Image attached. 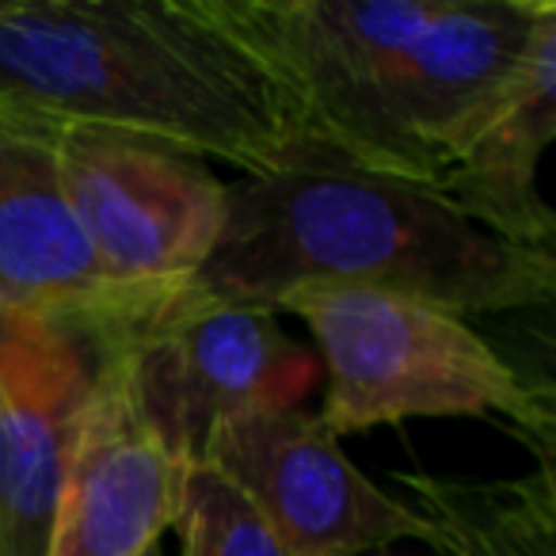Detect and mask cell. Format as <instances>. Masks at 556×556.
Wrapping results in <instances>:
<instances>
[{
	"mask_svg": "<svg viewBox=\"0 0 556 556\" xmlns=\"http://www.w3.org/2000/svg\"><path fill=\"white\" fill-rule=\"evenodd\" d=\"M0 115L146 134L240 176L309 146L210 0H0Z\"/></svg>",
	"mask_w": 556,
	"mask_h": 556,
	"instance_id": "6da1fadb",
	"label": "cell"
},
{
	"mask_svg": "<svg viewBox=\"0 0 556 556\" xmlns=\"http://www.w3.org/2000/svg\"><path fill=\"white\" fill-rule=\"evenodd\" d=\"M309 328L325 366L317 419L363 434L419 416L500 419L553 462V401L477 328L442 305L355 282H302L275 302Z\"/></svg>",
	"mask_w": 556,
	"mask_h": 556,
	"instance_id": "3957f363",
	"label": "cell"
},
{
	"mask_svg": "<svg viewBox=\"0 0 556 556\" xmlns=\"http://www.w3.org/2000/svg\"><path fill=\"white\" fill-rule=\"evenodd\" d=\"M141 427L184 472L199 469L214 431L248 412L305 408L320 363L282 336L275 313L191 290L141 320L115 348Z\"/></svg>",
	"mask_w": 556,
	"mask_h": 556,
	"instance_id": "277c9868",
	"label": "cell"
},
{
	"mask_svg": "<svg viewBox=\"0 0 556 556\" xmlns=\"http://www.w3.org/2000/svg\"><path fill=\"white\" fill-rule=\"evenodd\" d=\"M302 282L393 290L457 317L522 313L556 298V260L480 229L434 187L305 146L282 168L229 184L222 237L187 290L275 313Z\"/></svg>",
	"mask_w": 556,
	"mask_h": 556,
	"instance_id": "7a4b0ae2",
	"label": "cell"
},
{
	"mask_svg": "<svg viewBox=\"0 0 556 556\" xmlns=\"http://www.w3.org/2000/svg\"><path fill=\"white\" fill-rule=\"evenodd\" d=\"M141 556H164V548H161V545H153L149 553H141Z\"/></svg>",
	"mask_w": 556,
	"mask_h": 556,
	"instance_id": "4fadbf2b",
	"label": "cell"
},
{
	"mask_svg": "<svg viewBox=\"0 0 556 556\" xmlns=\"http://www.w3.org/2000/svg\"><path fill=\"white\" fill-rule=\"evenodd\" d=\"M556 138V0L538 20L530 50L457 141L439 191L507 244L548 248L556 217L538 191V168Z\"/></svg>",
	"mask_w": 556,
	"mask_h": 556,
	"instance_id": "30bf717a",
	"label": "cell"
},
{
	"mask_svg": "<svg viewBox=\"0 0 556 556\" xmlns=\"http://www.w3.org/2000/svg\"><path fill=\"white\" fill-rule=\"evenodd\" d=\"M58 179L103 278L141 305H168L206 267L229 184L206 156L146 134L54 130Z\"/></svg>",
	"mask_w": 556,
	"mask_h": 556,
	"instance_id": "5b68a950",
	"label": "cell"
},
{
	"mask_svg": "<svg viewBox=\"0 0 556 556\" xmlns=\"http://www.w3.org/2000/svg\"><path fill=\"white\" fill-rule=\"evenodd\" d=\"M115 348L118 340L103 355L80 419L50 556H141L176 526L187 472L141 427Z\"/></svg>",
	"mask_w": 556,
	"mask_h": 556,
	"instance_id": "9c48e42d",
	"label": "cell"
},
{
	"mask_svg": "<svg viewBox=\"0 0 556 556\" xmlns=\"http://www.w3.org/2000/svg\"><path fill=\"white\" fill-rule=\"evenodd\" d=\"M202 465L260 510L290 556H370L396 541H427L424 518L374 484L309 408L229 419Z\"/></svg>",
	"mask_w": 556,
	"mask_h": 556,
	"instance_id": "8992f818",
	"label": "cell"
},
{
	"mask_svg": "<svg viewBox=\"0 0 556 556\" xmlns=\"http://www.w3.org/2000/svg\"><path fill=\"white\" fill-rule=\"evenodd\" d=\"M172 530H179V556H290L260 510L210 465L184 477Z\"/></svg>",
	"mask_w": 556,
	"mask_h": 556,
	"instance_id": "7c38bea8",
	"label": "cell"
},
{
	"mask_svg": "<svg viewBox=\"0 0 556 556\" xmlns=\"http://www.w3.org/2000/svg\"><path fill=\"white\" fill-rule=\"evenodd\" d=\"M153 313L103 278L58 179L54 130L0 115V320L54 317L118 340Z\"/></svg>",
	"mask_w": 556,
	"mask_h": 556,
	"instance_id": "ba28073f",
	"label": "cell"
},
{
	"mask_svg": "<svg viewBox=\"0 0 556 556\" xmlns=\"http://www.w3.org/2000/svg\"><path fill=\"white\" fill-rule=\"evenodd\" d=\"M111 343L54 317L0 320V556H50L80 419Z\"/></svg>",
	"mask_w": 556,
	"mask_h": 556,
	"instance_id": "52a82bcc",
	"label": "cell"
},
{
	"mask_svg": "<svg viewBox=\"0 0 556 556\" xmlns=\"http://www.w3.org/2000/svg\"><path fill=\"white\" fill-rule=\"evenodd\" d=\"M408 507L424 518L427 545L442 556H556L553 462L530 477L454 480L434 472H393Z\"/></svg>",
	"mask_w": 556,
	"mask_h": 556,
	"instance_id": "8fae6325",
	"label": "cell"
}]
</instances>
